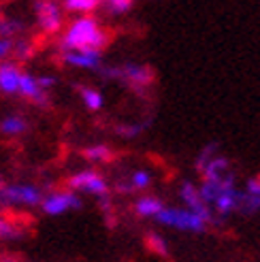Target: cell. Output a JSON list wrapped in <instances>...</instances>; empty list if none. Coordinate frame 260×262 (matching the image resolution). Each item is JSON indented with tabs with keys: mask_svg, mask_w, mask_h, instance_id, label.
I'll return each mask as SVG.
<instances>
[{
	"mask_svg": "<svg viewBox=\"0 0 260 262\" xmlns=\"http://www.w3.org/2000/svg\"><path fill=\"white\" fill-rule=\"evenodd\" d=\"M109 43V34L102 26L85 13V15L77 17L69 24V28L64 30L62 34V41L60 47L62 51H69V49H105Z\"/></svg>",
	"mask_w": 260,
	"mask_h": 262,
	"instance_id": "obj_1",
	"label": "cell"
},
{
	"mask_svg": "<svg viewBox=\"0 0 260 262\" xmlns=\"http://www.w3.org/2000/svg\"><path fill=\"white\" fill-rule=\"evenodd\" d=\"M156 222L162 226L177 228L184 232H203L207 224H209L205 217H201L192 209H175V207H162L160 213L156 215Z\"/></svg>",
	"mask_w": 260,
	"mask_h": 262,
	"instance_id": "obj_2",
	"label": "cell"
},
{
	"mask_svg": "<svg viewBox=\"0 0 260 262\" xmlns=\"http://www.w3.org/2000/svg\"><path fill=\"white\" fill-rule=\"evenodd\" d=\"M41 201L43 194L32 183H9L0 188V205L5 207H36Z\"/></svg>",
	"mask_w": 260,
	"mask_h": 262,
	"instance_id": "obj_3",
	"label": "cell"
},
{
	"mask_svg": "<svg viewBox=\"0 0 260 262\" xmlns=\"http://www.w3.org/2000/svg\"><path fill=\"white\" fill-rule=\"evenodd\" d=\"M105 75L111 77V79L126 81L135 88H147L154 81V73L145 64H124V67L118 69H109Z\"/></svg>",
	"mask_w": 260,
	"mask_h": 262,
	"instance_id": "obj_4",
	"label": "cell"
},
{
	"mask_svg": "<svg viewBox=\"0 0 260 262\" xmlns=\"http://www.w3.org/2000/svg\"><path fill=\"white\" fill-rule=\"evenodd\" d=\"M41 207L47 215H62L67 211L81 207V199L77 196L75 190H64V192H51L47 196H43Z\"/></svg>",
	"mask_w": 260,
	"mask_h": 262,
	"instance_id": "obj_5",
	"label": "cell"
},
{
	"mask_svg": "<svg viewBox=\"0 0 260 262\" xmlns=\"http://www.w3.org/2000/svg\"><path fill=\"white\" fill-rule=\"evenodd\" d=\"M69 188L75 192H85L92 196H107V181L102 179V175H98L96 171H79L69 177Z\"/></svg>",
	"mask_w": 260,
	"mask_h": 262,
	"instance_id": "obj_6",
	"label": "cell"
},
{
	"mask_svg": "<svg viewBox=\"0 0 260 262\" xmlns=\"http://www.w3.org/2000/svg\"><path fill=\"white\" fill-rule=\"evenodd\" d=\"M36 24L45 34H56L62 28V9L54 0H38L34 5Z\"/></svg>",
	"mask_w": 260,
	"mask_h": 262,
	"instance_id": "obj_7",
	"label": "cell"
},
{
	"mask_svg": "<svg viewBox=\"0 0 260 262\" xmlns=\"http://www.w3.org/2000/svg\"><path fill=\"white\" fill-rule=\"evenodd\" d=\"M179 196H181V203H184L188 209L197 211V213H199L201 217H205L207 222L213 220V213H211L209 205H207L205 199L201 196V190L194 188V183H190V181L181 183V186H179Z\"/></svg>",
	"mask_w": 260,
	"mask_h": 262,
	"instance_id": "obj_8",
	"label": "cell"
},
{
	"mask_svg": "<svg viewBox=\"0 0 260 262\" xmlns=\"http://www.w3.org/2000/svg\"><path fill=\"white\" fill-rule=\"evenodd\" d=\"M64 62L75 69H85V71H96L100 69V51L96 49H69L64 51Z\"/></svg>",
	"mask_w": 260,
	"mask_h": 262,
	"instance_id": "obj_9",
	"label": "cell"
},
{
	"mask_svg": "<svg viewBox=\"0 0 260 262\" xmlns=\"http://www.w3.org/2000/svg\"><path fill=\"white\" fill-rule=\"evenodd\" d=\"M19 94L24 98H28L32 102H36L38 107H47L49 96L47 90L38 83V77L30 75V73H21V83H19Z\"/></svg>",
	"mask_w": 260,
	"mask_h": 262,
	"instance_id": "obj_10",
	"label": "cell"
},
{
	"mask_svg": "<svg viewBox=\"0 0 260 262\" xmlns=\"http://www.w3.org/2000/svg\"><path fill=\"white\" fill-rule=\"evenodd\" d=\"M19 83H21V71L15 62L3 60L0 62V92L3 94H19Z\"/></svg>",
	"mask_w": 260,
	"mask_h": 262,
	"instance_id": "obj_11",
	"label": "cell"
},
{
	"mask_svg": "<svg viewBox=\"0 0 260 262\" xmlns=\"http://www.w3.org/2000/svg\"><path fill=\"white\" fill-rule=\"evenodd\" d=\"M239 203H241V190H237V183H235V186L226 188L220 194L211 207L218 215H228L232 211H239Z\"/></svg>",
	"mask_w": 260,
	"mask_h": 262,
	"instance_id": "obj_12",
	"label": "cell"
},
{
	"mask_svg": "<svg viewBox=\"0 0 260 262\" xmlns=\"http://www.w3.org/2000/svg\"><path fill=\"white\" fill-rule=\"evenodd\" d=\"M203 177H222L226 173H230V160L224 158V156H220L215 154L213 158H209L205 162V166L199 171Z\"/></svg>",
	"mask_w": 260,
	"mask_h": 262,
	"instance_id": "obj_13",
	"label": "cell"
},
{
	"mask_svg": "<svg viewBox=\"0 0 260 262\" xmlns=\"http://www.w3.org/2000/svg\"><path fill=\"white\" fill-rule=\"evenodd\" d=\"M162 201L156 199V196H141V199L135 203V213L141 217H156L162 209Z\"/></svg>",
	"mask_w": 260,
	"mask_h": 262,
	"instance_id": "obj_14",
	"label": "cell"
},
{
	"mask_svg": "<svg viewBox=\"0 0 260 262\" xmlns=\"http://www.w3.org/2000/svg\"><path fill=\"white\" fill-rule=\"evenodd\" d=\"M26 128H28V124H26V120L21 115H7L3 122H0V135L5 137H19L26 133Z\"/></svg>",
	"mask_w": 260,
	"mask_h": 262,
	"instance_id": "obj_15",
	"label": "cell"
},
{
	"mask_svg": "<svg viewBox=\"0 0 260 262\" xmlns=\"http://www.w3.org/2000/svg\"><path fill=\"white\" fill-rule=\"evenodd\" d=\"M24 237V228L11 217H0V241H17Z\"/></svg>",
	"mask_w": 260,
	"mask_h": 262,
	"instance_id": "obj_16",
	"label": "cell"
},
{
	"mask_svg": "<svg viewBox=\"0 0 260 262\" xmlns=\"http://www.w3.org/2000/svg\"><path fill=\"white\" fill-rule=\"evenodd\" d=\"M81 100H83V104L90 109V111H100L102 109V104H105V98H102V94L98 90H94V88H81Z\"/></svg>",
	"mask_w": 260,
	"mask_h": 262,
	"instance_id": "obj_17",
	"label": "cell"
},
{
	"mask_svg": "<svg viewBox=\"0 0 260 262\" xmlns=\"http://www.w3.org/2000/svg\"><path fill=\"white\" fill-rule=\"evenodd\" d=\"M102 0H64V9L71 13H79V15H85V13H92L94 9H98V5Z\"/></svg>",
	"mask_w": 260,
	"mask_h": 262,
	"instance_id": "obj_18",
	"label": "cell"
},
{
	"mask_svg": "<svg viewBox=\"0 0 260 262\" xmlns=\"http://www.w3.org/2000/svg\"><path fill=\"white\" fill-rule=\"evenodd\" d=\"M111 147L107 145H90L83 149V158L90 160V162H109L111 160Z\"/></svg>",
	"mask_w": 260,
	"mask_h": 262,
	"instance_id": "obj_19",
	"label": "cell"
},
{
	"mask_svg": "<svg viewBox=\"0 0 260 262\" xmlns=\"http://www.w3.org/2000/svg\"><path fill=\"white\" fill-rule=\"evenodd\" d=\"M130 188L133 190H147L149 183H151V175L147 171H143V168H139V171L130 173Z\"/></svg>",
	"mask_w": 260,
	"mask_h": 262,
	"instance_id": "obj_20",
	"label": "cell"
},
{
	"mask_svg": "<svg viewBox=\"0 0 260 262\" xmlns=\"http://www.w3.org/2000/svg\"><path fill=\"white\" fill-rule=\"evenodd\" d=\"M21 32V24L17 21V19H9V17H5V19H0V36H17Z\"/></svg>",
	"mask_w": 260,
	"mask_h": 262,
	"instance_id": "obj_21",
	"label": "cell"
},
{
	"mask_svg": "<svg viewBox=\"0 0 260 262\" xmlns=\"http://www.w3.org/2000/svg\"><path fill=\"white\" fill-rule=\"evenodd\" d=\"M147 245H149V250H151L154 254H158V256H168V247H166L164 239L158 237V234L149 232V234H147Z\"/></svg>",
	"mask_w": 260,
	"mask_h": 262,
	"instance_id": "obj_22",
	"label": "cell"
},
{
	"mask_svg": "<svg viewBox=\"0 0 260 262\" xmlns=\"http://www.w3.org/2000/svg\"><path fill=\"white\" fill-rule=\"evenodd\" d=\"M145 128H147L145 124H122L118 126V135L124 139H137Z\"/></svg>",
	"mask_w": 260,
	"mask_h": 262,
	"instance_id": "obj_23",
	"label": "cell"
},
{
	"mask_svg": "<svg viewBox=\"0 0 260 262\" xmlns=\"http://www.w3.org/2000/svg\"><path fill=\"white\" fill-rule=\"evenodd\" d=\"M102 3L115 15H122V13L130 11V7H133V0H102Z\"/></svg>",
	"mask_w": 260,
	"mask_h": 262,
	"instance_id": "obj_24",
	"label": "cell"
},
{
	"mask_svg": "<svg viewBox=\"0 0 260 262\" xmlns=\"http://www.w3.org/2000/svg\"><path fill=\"white\" fill-rule=\"evenodd\" d=\"M13 54H15V41L11 36H0V62L9 60Z\"/></svg>",
	"mask_w": 260,
	"mask_h": 262,
	"instance_id": "obj_25",
	"label": "cell"
},
{
	"mask_svg": "<svg viewBox=\"0 0 260 262\" xmlns=\"http://www.w3.org/2000/svg\"><path fill=\"white\" fill-rule=\"evenodd\" d=\"M218 154V143H209L207 147H203L201 149V154H199V158H197V168L201 171V168L205 166V162L209 160V158H213V156Z\"/></svg>",
	"mask_w": 260,
	"mask_h": 262,
	"instance_id": "obj_26",
	"label": "cell"
},
{
	"mask_svg": "<svg viewBox=\"0 0 260 262\" xmlns=\"http://www.w3.org/2000/svg\"><path fill=\"white\" fill-rule=\"evenodd\" d=\"M30 54H32V43L26 41V38H15V54L13 56H17L19 60H24V58H28Z\"/></svg>",
	"mask_w": 260,
	"mask_h": 262,
	"instance_id": "obj_27",
	"label": "cell"
},
{
	"mask_svg": "<svg viewBox=\"0 0 260 262\" xmlns=\"http://www.w3.org/2000/svg\"><path fill=\"white\" fill-rule=\"evenodd\" d=\"M245 192H248V194H256V196H260V175H258V177L248 179V183H245Z\"/></svg>",
	"mask_w": 260,
	"mask_h": 262,
	"instance_id": "obj_28",
	"label": "cell"
},
{
	"mask_svg": "<svg viewBox=\"0 0 260 262\" xmlns=\"http://www.w3.org/2000/svg\"><path fill=\"white\" fill-rule=\"evenodd\" d=\"M38 83H41L47 92L51 90V88H54L56 85V79H54V77H38Z\"/></svg>",
	"mask_w": 260,
	"mask_h": 262,
	"instance_id": "obj_29",
	"label": "cell"
}]
</instances>
